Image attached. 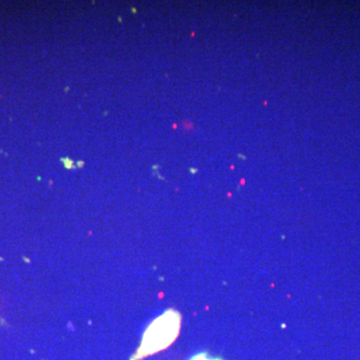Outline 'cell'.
I'll use <instances>...</instances> for the list:
<instances>
[{"instance_id": "cell-1", "label": "cell", "mask_w": 360, "mask_h": 360, "mask_svg": "<svg viewBox=\"0 0 360 360\" xmlns=\"http://www.w3.org/2000/svg\"><path fill=\"white\" fill-rule=\"evenodd\" d=\"M179 328L180 316L177 312L170 310L163 314L146 330L142 340L141 347L134 359L136 360L143 359L148 355L156 354L169 347L179 335Z\"/></svg>"}, {"instance_id": "cell-2", "label": "cell", "mask_w": 360, "mask_h": 360, "mask_svg": "<svg viewBox=\"0 0 360 360\" xmlns=\"http://www.w3.org/2000/svg\"><path fill=\"white\" fill-rule=\"evenodd\" d=\"M191 360H219V359H210L208 357H206L205 355L201 354L198 355V356H194Z\"/></svg>"}]
</instances>
